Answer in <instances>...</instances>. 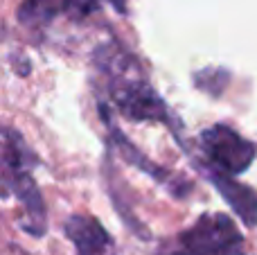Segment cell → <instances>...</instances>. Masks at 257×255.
Returning <instances> with one entry per match:
<instances>
[{"instance_id":"1","label":"cell","mask_w":257,"mask_h":255,"mask_svg":"<svg viewBox=\"0 0 257 255\" xmlns=\"http://www.w3.org/2000/svg\"><path fill=\"white\" fill-rule=\"evenodd\" d=\"M97 54V61H102V68L106 70V75L108 72L113 75L111 97L122 111V115L136 122H163L167 117L163 99L154 93V88L142 79L138 70H128V66H133V61L124 52L104 48Z\"/></svg>"},{"instance_id":"2","label":"cell","mask_w":257,"mask_h":255,"mask_svg":"<svg viewBox=\"0 0 257 255\" xmlns=\"http://www.w3.org/2000/svg\"><path fill=\"white\" fill-rule=\"evenodd\" d=\"M174 255H246L235 221L226 215H203L176 237Z\"/></svg>"},{"instance_id":"6","label":"cell","mask_w":257,"mask_h":255,"mask_svg":"<svg viewBox=\"0 0 257 255\" xmlns=\"http://www.w3.org/2000/svg\"><path fill=\"white\" fill-rule=\"evenodd\" d=\"M212 181L219 188V192L223 194V199L230 203L232 210L244 219V224L255 226L257 224V194L253 190L237 183V181H232V176L221 174V172L212 174Z\"/></svg>"},{"instance_id":"4","label":"cell","mask_w":257,"mask_h":255,"mask_svg":"<svg viewBox=\"0 0 257 255\" xmlns=\"http://www.w3.org/2000/svg\"><path fill=\"white\" fill-rule=\"evenodd\" d=\"M66 235L77 248V255H99L108 246V235L97 219L75 215L66 221Z\"/></svg>"},{"instance_id":"7","label":"cell","mask_w":257,"mask_h":255,"mask_svg":"<svg viewBox=\"0 0 257 255\" xmlns=\"http://www.w3.org/2000/svg\"><path fill=\"white\" fill-rule=\"evenodd\" d=\"M104 3H117L122 7L120 0H63V9L75 18H86L88 14L97 12Z\"/></svg>"},{"instance_id":"5","label":"cell","mask_w":257,"mask_h":255,"mask_svg":"<svg viewBox=\"0 0 257 255\" xmlns=\"http://www.w3.org/2000/svg\"><path fill=\"white\" fill-rule=\"evenodd\" d=\"M7 172H9V183L16 190V197L25 206L27 219H32L30 233L41 235L45 230V208H43V201H41L39 188L34 185V181L27 174L25 167H7Z\"/></svg>"},{"instance_id":"3","label":"cell","mask_w":257,"mask_h":255,"mask_svg":"<svg viewBox=\"0 0 257 255\" xmlns=\"http://www.w3.org/2000/svg\"><path fill=\"white\" fill-rule=\"evenodd\" d=\"M201 149L217 172L228 176L241 174L253 163L255 147L226 124H214L201 134Z\"/></svg>"}]
</instances>
